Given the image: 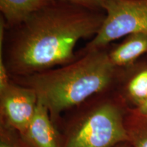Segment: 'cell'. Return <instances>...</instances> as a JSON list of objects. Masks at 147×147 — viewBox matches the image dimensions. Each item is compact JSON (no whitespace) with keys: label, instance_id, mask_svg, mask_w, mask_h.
I'll use <instances>...</instances> for the list:
<instances>
[{"label":"cell","instance_id":"cell-1","mask_svg":"<svg viewBox=\"0 0 147 147\" xmlns=\"http://www.w3.org/2000/svg\"><path fill=\"white\" fill-rule=\"evenodd\" d=\"M106 13L74 3L54 1L19 25L5 28L0 19V59L10 76H27L54 69L80 57L75 47L93 38Z\"/></svg>","mask_w":147,"mask_h":147},{"label":"cell","instance_id":"cell-2","mask_svg":"<svg viewBox=\"0 0 147 147\" xmlns=\"http://www.w3.org/2000/svg\"><path fill=\"white\" fill-rule=\"evenodd\" d=\"M110 45L78 52L80 57L71 63L27 76H12L11 80L34 90L56 125L67 110L95 94L117 89L121 68L110 61Z\"/></svg>","mask_w":147,"mask_h":147},{"label":"cell","instance_id":"cell-3","mask_svg":"<svg viewBox=\"0 0 147 147\" xmlns=\"http://www.w3.org/2000/svg\"><path fill=\"white\" fill-rule=\"evenodd\" d=\"M116 89L95 94L62 114L55 125L62 147H115L128 142V110Z\"/></svg>","mask_w":147,"mask_h":147},{"label":"cell","instance_id":"cell-4","mask_svg":"<svg viewBox=\"0 0 147 147\" xmlns=\"http://www.w3.org/2000/svg\"><path fill=\"white\" fill-rule=\"evenodd\" d=\"M100 5L106 13L104 23L79 53L106 47L134 33L147 34V0H100Z\"/></svg>","mask_w":147,"mask_h":147},{"label":"cell","instance_id":"cell-5","mask_svg":"<svg viewBox=\"0 0 147 147\" xmlns=\"http://www.w3.org/2000/svg\"><path fill=\"white\" fill-rule=\"evenodd\" d=\"M38 102L34 90L11 80L6 87L0 90V124L23 134L34 115Z\"/></svg>","mask_w":147,"mask_h":147},{"label":"cell","instance_id":"cell-6","mask_svg":"<svg viewBox=\"0 0 147 147\" xmlns=\"http://www.w3.org/2000/svg\"><path fill=\"white\" fill-rule=\"evenodd\" d=\"M116 90L129 108H138L147 100V55L121 68Z\"/></svg>","mask_w":147,"mask_h":147},{"label":"cell","instance_id":"cell-7","mask_svg":"<svg viewBox=\"0 0 147 147\" xmlns=\"http://www.w3.org/2000/svg\"><path fill=\"white\" fill-rule=\"evenodd\" d=\"M29 147H62V137L49 110L38 100L35 113L23 134Z\"/></svg>","mask_w":147,"mask_h":147},{"label":"cell","instance_id":"cell-8","mask_svg":"<svg viewBox=\"0 0 147 147\" xmlns=\"http://www.w3.org/2000/svg\"><path fill=\"white\" fill-rule=\"evenodd\" d=\"M147 55V34L134 33L119 43H111L108 57L115 67L124 68Z\"/></svg>","mask_w":147,"mask_h":147},{"label":"cell","instance_id":"cell-9","mask_svg":"<svg viewBox=\"0 0 147 147\" xmlns=\"http://www.w3.org/2000/svg\"><path fill=\"white\" fill-rule=\"evenodd\" d=\"M54 0H0L1 17L5 28L9 29L23 23L31 14Z\"/></svg>","mask_w":147,"mask_h":147},{"label":"cell","instance_id":"cell-10","mask_svg":"<svg viewBox=\"0 0 147 147\" xmlns=\"http://www.w3.org/2000/svg\"><path fill=\"white\" fill-rule=\"evenodd\" d=\"M128 142L133 147H147V115L128 108L125 119Z\"/></svg>","mask_w":147,"mask_h":147},{"label":"cell","instance_id":"cell-11","mask_svg":"<svg viewBox=\"0 0 147 147\" xmlns=\"http://www.w3.org/2000/svg\"><path fill=\"white\" fill-rule=\"evenodd\" d=\"M0 147H29L19 132L11 127L0 124Z\"/></svg>","mask_w":147,"mask_h":147},{"label":"cell","instance_id":"cell-12","mask_svg":"<svg viewBox=\"0 0 147 147\" xmlns=\"http://www.w3.org/2000/svg\"><path fill=\"white\" fill-rule=\"evenodd\" d=\"M56 1L71 3L90 8L102 9L100 5V0H56Z\"/></svg>","mask_w":147,"mask_h":147},{"label":"cell","instance_id":"cell-13","mask_svg":"<svg viewBox=\"0 0 147 147\" xmlns=\"http://www.w3.org/2000/svg\"><path fill=\"white\" fill-rule=\"evenodd\" d=\"M135 110L142 115H147V100L140 107L136 108Z\"/></svg>","mask_w":147,"mask_h":147},{"label":"cell","instance_id":"cell-14","mask_svg":"<svg viewBox=\"0 0 147 147\" xmlns=\"http://www.w3.org/2000/svg\"><path fill=\"white\" fill-rule=\"evenodd\" d=\"M115 147H133V146H131V144L129 142H124L120 143V144L117 145Z\"/></svg>","mask_w":147,"mask_h":147}]
</instances>
